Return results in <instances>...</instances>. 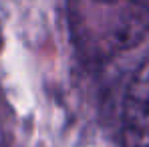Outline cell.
Segmentation results:
<instances>
[{
    "label": "cell",
    "mask_w": 149,
    "mask_h": 147,
    "mask_svg": "<svg viewBox=\"0 0 149 147\" xmlns=\"http://www.w3.org/2000/svg\"><path fill=\"white\" fill-rule=\"evenodd\" d=\"M121 147H149V54L133 73L125 91Z\"/></svg>",
    "instance_id": "obj_1"
},
{
    "label": "cell",
    "mask_w": 149,
    "mask_h": 147,
    "mask_svg": "<svg viewBox=\"0 0 149 147\" xmlns=\"http://www.w3.org/2000/svg\"><path fill=\"white\" fill-rule=\"evenodd\" d=\"M101 2H113V0H101Z\"/></svg>",
    "instance_id": "obj_2"
}]
</instances>
